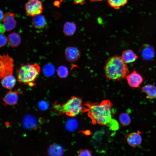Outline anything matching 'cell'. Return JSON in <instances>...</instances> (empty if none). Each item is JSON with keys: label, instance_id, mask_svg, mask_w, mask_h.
Masks as SVG:
<instances>
[{"label": "cell", "instance_id": "cell-1", "mask_svg": "<svg viewBox=\"0 0 156 156\" xmlns=\"http://www.w3.org/2000/svg\"><path fill=\"white\" fill-rule=\"evenodd\" d=\"M85 105L89 108L88 115L94 124L109 125L112 120V103L108 100L101 103L88 102Z\"/></svg>", "mask_w": 156, "mask_h": 156}, {"label": "cell", "instance_id": "cell-2", "mask_svg": "<svg viewBox=\"0 0 156 156\" xmlns=\"http://www.w3.org/2000/svg\"><path fill=\"white\" fill-rule=\"evenodd\" d=\"M105 76L107 79L119 81L126 78L128 74L129 68L121 56L115 55L109 57L104 67Z\"/></svg>", "mask_w": 156, "mask_h": 156}, {"label": "cell", "instance_id": "cell-3", "mask_svg": "<svg viewBox=\"0 0 156 156\" xmlns=\"http://www.w3.org/2000/svg\"><path fill=\"white\" fill-rule=\"evenodd\" d=\"M53 109L60 114H65L70 116L75 117L80 113L88 112L89 108L82 104V99L73 96L64 103L54 105Z\"/></svg>", "mask_w": 156, "mask_h": 156}, {"label": "cell", "instance_id": "cell-4", "mask_svg": "<svg viewBox=\"0 0 156 156\" xmlns=\"http://www.w3.org/2000/svg\"><path fill=\"white\" fill-rule=\"evenodd\" d=\"M40 71L39 65L37 64H22L17 69L16 74L18 81L32 87L38 77Z\"/></svg>", "mask_w": 156, "mask_h": 156}, {"label": "cell", "instance_id": "cell-5", "mask_svg": "<svg viewBox=\"0 0 156 156\" xmlns=\"http://www.w3.org/2000/svg\"><path fill=\"white\" fill-rule=\"evenodd\" d=\"M14 60L8 54H0V79L12 75Z\"/></svg>", "mask_w": 156, "mask_h": 156}, {"label": "cell", "instance_id": "cell-6", "mask_svg": "<svg viewBox=\"0 0 156 156\" xmlns=\"http://www.w3.org/2000/svg\"><path fill=\"white\" fill-rule=\"evenodd\" d=\"M27 14L31 16L41 14L43 10V5L39 0H30L25 5Z\"/></svg>", "mask_w": 156, "mask_h": 156}, {"label": "cell", "instance_id": "cell-7", "mask_svg": "<svg viewBox=\"0 0 156 156\" xmlns=\"http://www.w3.org/2000/svg\"><path fill=\"white\" fill-rule=\"evenodd\" d=\"M129 86L133 88H138L142 83V76L134 69L126 77Z\"/></svg>", "mask_w": 156, "mask_h": 156}, {"label": "cell", "instance_id": "cell-8", "mask_svg": "<svg viewBox=\"0 0 156 156\" xmlns=\"http://www.w3.org/2000/svg\"><path fill=\"white\" fill-rule=\"evenodd\" d=\"M22 93L20 89L15 90H10L5 94L3 99L5 105H14L17 104L19 94Z\"/></svg>", "mask_w": 156, "mask_h": 156}, {"label": "cell", "instance_id": "cell-9", "mask_svg": "<svg viewBox=\"0 0 156 156\" xmlns=\"http://www.w3.org/2000/svg\"><path fill=\"white\" fill-rule=\"evenodd\" d=\"M14 16L15 14L11 12L4 14L2 25L5 31H10L15 28L16 22Z\"/></svg>", "mask_w": 156, "mask_h": 156}, {"label": "cell", "instance_id": "cell-10", "mask_svg": "<svg viewBox=\"0 0 156 156\" xmlns=\"http://www.w3.org/2000/svg\"><path fill=\"white\" fill-rule=\"evenodd\" d=\"M139 53L142 58L146 61L151 60L155 55L154 48L147 44H144L142 46L139 50Z\"/></svg>", "mask_w": 156, "mask_h": 156}, {"label": "cell", "instance_id": "cell-11", "mask_svg": "<svg viewBox=\"0 0 156 156\" xmlns=\"http://www.w3.org/2000/svg\"><path fill=\"white\" fill-rule=\"evenodd\" d=\"M65 53L66 60L70 62L77 61L81 56L79 50L76 47H67L65 50Z\"/></svg>", "mask_w": 156, "mask_h": 156}, {"label": "cell", "instance_id": "cell-12", "mask_svg": "<svg viewBox=\"0 0 156 156\" xmlns=\"http://www.w3.org/2000/svg\"><path fill=\"white\" fill-rule=\"evenodd\" d=\"M141 133V132L138 131L128 134L126 137V141L128 144L134 148L139 145L142 140Z\"/></svg>", "mask_w": 156, "mask_h": 156}, {"label": "cell", "instance_id": "cell-13", "mask_svg": "<svg viewBox=\"0 0 156 156\" xmlns=\"http://www.w3.org/2000/svg\"><path fill=\"white\" fill-rule=\"evenodd\" d=\"M123 61L126 64L133 62L138 58L137 54L130 49L124 50L122 53L121 56Z\"/></svg>", "mask_w": 156, "mask_h": 156}, {"label": "cell", "instance_id": "cell-14", "mask_svg": "<svg viewBox=\"0 0 156 156\" xmlns=\"http://www.w3.org/2000/svg\"><path fill=\"white\" fill-rule=\"evenodd\" d=\"M141 91L146 94L147 99H153L156 97V87L154 85L146 84L142 88Z\"/></svg>", "mask_w": 156, "mask_h": 156}, {"label": "cell", "instance_id": "cell-15", "mask_svg": "<svg viewBox=\"0 0 156 156\" xmlns=\"http://www.w3.org/2000/svg\"><path fill=\"white\" fill-rule=\"evenodd\" d=\"M32 24L35 28L42 29L45 27L47 22L44 16L40 14L34 16L32 20Z\"/></svg>", "mask_w": 156, "mask_h": 156}, {"label": "cell", "instance_id": "cell-16", "mask_svg": "<svg viewBox=\"0 0 156 156\" xmlns=\"http://www.w3.org/2000/svg\"><path fill=\"white\" fill-rule=\"evenodd\" d=\"M7 39L8 44L12 47H16L21 43V37L16 33H12L9 34L7 37Z\"/></svg>", "mask_w": 156, "mask_h": 156}, {"label": "cell", "instance_id": "cell-17", "mask_svg": "<svg viewBox=\"0 0 156 156\" xmlns=\"http://www.w3.org/2000/svg\"><path fill=\"white\" fill-rule=\"evenodd\" d=\"M1 84L4 88L11 89L15 86L16 83V79L12 75L7 76L2 79Z\"/></svg>", "mask_w": 156, "mask_h": 156}, {"label": "cell", "instance_id": "cell-18", "mask_svg": "<svg viewBox=\"0 0 156 156\" xmlns=\"http://www.w3.org/2000/svg\"><path fill=\"white\" fill-rule=\"evenodd\" d=\"M76 29V25L74 23L67 22L64 25L63 32L66 36H71L74 34Z\"/></svg>", "mask_w": 156, "mask_h": 156}, {"label": "cell", "instance_id": "cell-19", "mask_svg": "<svg viewBox=\"0 0 156 156\" xmlns=\"http://www.w3.org/2000/svg\"><path fill=\"white\" fill-rule=\"evenodd\" d=\"M36 124V121L34 117L29 116H26L23 119V125L26 128H34Z\"/></svg>", "mask_w": 156, "mask_h": 156}, {"label": "cell", "instance_id": "cell-20", "mask_svg": "<svg viewBox=\"0 0 156 156\" xmlns=\"http://www.w3.org/2000/svg\"><path fill=\"white\" fill-rule=\"evenodd\" d=\"M119 120L121 124L124 126H127L130 125L131 119L130 116L127 113L123 112L119 116Z\"/></svg>", "mask_w": 156, "mask_h": 156}, {"label": "cell", "instance_id": "cell-21", "mask_svg": "<svg viewBox=\"0 0 156 156\" xmlns=\"http://www.w3.org/2000/svg\"><path fill=\"white\" fill-rule=\"evenodd\" d=\"M48 152L51 155H61L63 153V149L59 145H53L49 147Z\"/></svg>", "mask_w": 156, "mask_h": 156}, {"label": "cell", "instance_id": "cell-22", "mask_svg": "<svg viewBox=\"0 0 156 156\" xmlns=\"http://www.w3.org/2000/svg\"><path fill=\"white\" fill-rule=\"evenodd\" d=\"M43 72L45 76L50 77L53 75L55 72L54 66L51 64L45 65L43 68Z\"/></svg>", "mask_w": 156, "mask_h": 156}, {"label": "cell", "instance_id": "cell-23", "mask_svg": "<svg viewBox=\"0 0 156 156\" xmlns=\"http://www.w3.org/2000/svg\"><path fill=\"white\" fill-rule=\"evenodd\" d=\"M109 5L114 8H118L126 4L128 0H107Z\"/></svg>", "mask_w": 156, "mask_h": 156}, {"label": "cell", "instance_id": "cell-24", "mask_svg": "<svg viewBox=\"0 0 156 156\" xmlns=\"http://www.w3.org/2000/svg\"><path fill=\"white\" fill-rule=\"evenodd\" d=\"M57 72L58 76L61 78L66 77L68 73V68L63 66H59L57 68Z\"/></svg>", "mask_w": 156, "mask_h": 156}, {"label": "cell", "instance_id": "cell-25", "mask_svg": "<svg viewBox=\"0 0 156 156\" xmlns=\"http://www.w3.org/2000/svg\"><path fill=\"white\" fill-rule=\"evenodd\" d=\"M76 120L73 119L69 120L67 122L66 125V129L70 131H73L77 129L78 126Z\"/></svg>", "mask_w": 156, "mask_h": 156}, {"label": "cell", "instance_id": "cell-26", "mask_svg": "<svg viewBox=\"0 0 156 156\" xmlns=\"http://www.w3.org/2000/svg\"><path fill=\"white\" fill-rule=\"evenodd\" d=\"M77 155L78 156H92L90 151L88 149L80 150L77 152Z\"/></svg>", "mask_w": 156, "mask_h": 156}, {"label": "cell", "instance_id": "cell-27", "mask_svg": "<svg viewBox=\"0 0 156 156\" xmlns=\"http://www.w3.org/2000/svg\"><path fill=\"white\" fill-rule=\"evenodd\" d=\"M7 42V37L2 34H0V47L4 46Z\"/></svg>", "mask_w": 156, "mask_h": 156}, {"label": "cell", "instance_id": "cell-28", "mask_svg": "<svg viewBox=\"0 0 156 156\" xmlns=\"http://www.w3.org/2000/svg\"><path fill=\"white\" fill-rule=\"evenodd\" d=\"M48 104L47 103L44 101H41L39 103V107L41 109H45L47 108Z\"/></svg>", "mask_w": 156, "mask_h": 156}, {"label": "cell", "instance_id": "cell-29", "mask_svg": "<svg viewBox=\"0 0 156 156\" xmlns=\"http://www.w3.org/2000/svg\"><path fill=\"white\" fill-rule=\"evenodd\" d=\"M74 3L76 4H81L83 3L86 0H73Z\"/></svg>", "mask_w": 156, "mask_h": 156}, {"label": "cell", "instance_id": "cell-30", "mask_svg": "<svg viewBox=\"0 0 156 156\" xmlns=\"http://www.w3.org/2000/svg\"><path fill=\"white\" fill-rule=\"evenodd\" d=\"M4 15L2 11L0 10V22L3 20Z\"/></svg>", "mask_w": 156, "mask_h": 156}, {"label": "cell", "instance_id": "cell-31", "mask_svg": "<svg viewBox=\"0 0 156 156\" xmlns=\"http://www.w3.org/2000/svg\"><path fill=\"white\" fill-rule=\"evenodd\" d=\"M90 0L92 1H100V0Z\"/></svg>", "mask_w": 156, "mask_h": 156}]
</instances>
